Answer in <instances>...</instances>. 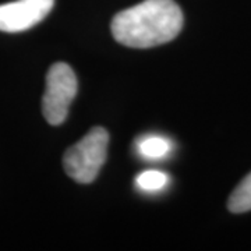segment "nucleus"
Segmentation results:
<instances>
[{"mask_svg":"<svg viewBox=\"0 0 251 251\" xmlns=\"http://www.w3.org/2000/svg\"><path fill=\"white\" fill-rule=\"evenodd\" d=\"M112 34L119 44L147 49L171 42L183 28V13L175 0H144L112 20Z\"/></svg>","mask_w":251,"mask_h":251,"instance_id":"f257e3e1","label":"nucleus"},{"mask_svg":"<svg viewBox=\"0 0 251 251\" xmlns=\"http://www.w3.org/2000/svg\"><path fill=\"white\" fill-rule=\"evenodd\" d=\"M109 134L103 127L91 128L84 138L70 147L63 156L66 173L81 184H88L97 179L106 161Z\"/></svg>","mask_w":251,"mask_h":251,"instance_id":"f03ea898","label":"nucleus"},{"mask_svg":"<svg viewBox=\"0 0 251 251\" xmlns=\"http://www.w3.org/2000/svg\"><path fill=\"white\" fill-rule=\"evenodd\" d=\"M78 90L77 77L66 63H54L46 74V90L42 99V112L52 126L66 122L73 99Z\"/></svg>","mask_w":251,"mask_h":251,"instance_id":"7ed1b4c3","label":"nucleus"},{"mask_svg":"<svg viewBox=\"0 0 251 251\" xmlns=\"http://www.w3.org/2000/svg\"><path fill=\"white\" fill-rule=\"evenodd\" d=\"M53 4L54 0H16L0 4V31H27L45 18Z\"/></svg>","mask_w":251,"mask_h":251,"instance_id":"20e7f679","label":"nucleus"},{"mask_svg":"<svg viewBox=\"0 0 251 251\" xmlns=\"http://www.w3.org/2000/svg\"><path fill=\"white\" fill-rule=\"evenodd\" d=\"M137 150L145 159H162L172 151V143L162 135H145L138 140Z\"/></svg>","mask_w":251,"mask_h":251,"instance_id":"39448f33","label":"nucleus"},{"mask_svg":"<svg viewBox=\"0 0 251 251\" xmlns=\"http://www.w3.org/2000/svg\"><path fill=\"white\" fill-rule=\"evenodd\" d=\"M227 208L233 214H243L251 211V172L234 188L227 201Z\"/></svg>","mask_w":251,"mask_h":251,"instance_id":"423d86ee","label":"nucleus"},{"mask_svg":"<svg viewBox=\"0 0 251 251\" xmlns=\"http://www.w3.org/2000/svg\"><path fill=\"white\" fill-rule=\"evenodd\" d=\"M168 175L159 171H145L140 173L137 176V186L141 188L143 191L153 193V191H159L168 184Z\"/></svg>","mask_w":251,"mask_h":251,"instance_id":"0eeeda50","label":"nucleus"}]
</instances>
